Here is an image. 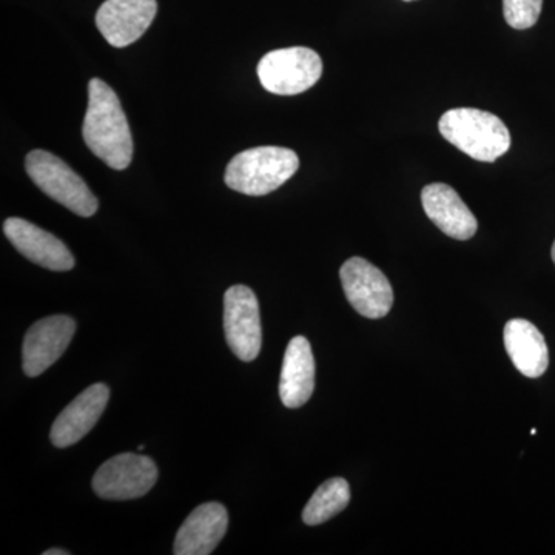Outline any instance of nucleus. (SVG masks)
Returning a JSON list of instances; mask_svg holds the SVG:
<instances>
[{
  "label": "nucleus",
  "mask_w": 555,
  "mask_h": 555,
  "mask_svg": "<svg viewBox=\"0 0 555 555\" xmlns=\"http://www.w3.org/2000/svg\"><path fill=\"white\" fill-rule=\"evenodd\" d=\"M87 147L108 167L126 170L133 159L129 120L115 90L102 79L89 82V107L82 124Z\"/></svg>",
  "instance_id": "nucleus-1"
},
{
  "label": "nucleus",
  "mask_w": 555,
  "mask_h": 555,
  "mask_svg": "<svg viewBox=\"0 0 555 555\" xmlns=\"http://www.w3.org/2000/svg\"><path fill=\"white\" fill-rule=\"evenodd\" d=\"M438 130L460 152L480 163H494L511 147V133L503 120L483 109H449Z\"/></svg>",
  "instance_id": "nucleus-2"
},
{
  "label": "nucleus",
  "mask_w": 555,
  "mask_h": 555,
  "mask_svg": "<svg viewBox=\"0 0 555 555\" xmlns=\"http://www.w3.org/2000/svg\"><path fill=\"white\" fill-rule=\"evenodd\" d=\"M299 169L297 153L291 149L255 147L241 152L225 169V184L248 196H264L275 192Z\"/></svg>",
  "instance_id": "nucleus-3"
},
{
  "label": "nucleus",
  "mask_w": 555,
  "mask_h": 555,
  "mask_svg": "<svg viewBox=\"0 0 555 555\" xmlns=\"http://www.w3.org/2000/svg\"><path fill=\"white\" fill-rule=\"evenodd\" d=\"M25 169L31 181L47 196L67 207L78 217H93L100 207L89 185L65 160L46 150H33L25 158Z\"/></svg>",
  "instance_id": "nucleus-4"
},
{
  "label": "nucleus",
  "mask_w": 555,
  "mask_h": 555,
  "mask_svg": "<svg viewBox=\"0 0 555 555\" xmlns=\"http://www.w3.org/2000/svg\"><path fill=\"white\" fill-rule=\"evenodd\" d=\"M258 78L269 93L294 96L305 93L323 75V61L306 47L273 50L258 64Z\"/></svg>",
  "instance_id": "nucleus-5"
},
{
  "label": "nucleus",
  "mask_w": 555,
  "mask_h": 555,
  "mask_svg": "<svg viewBox=\"0 0 555 555\" xmlns=\"http://www.w3.org/2000/svg\"><path fill=\"white\" fill-rule=\"evenodd\" d=\"M158 480V467L150 456L119 454L94 474L93 491L104 500H133L147 494Z\"/></svg>",
  "instance_id": "nucleus-6"
},
{
  "label": "nucleus",
  "mask_w": 555,
  "mask_h": 555,
  "mask_svg": "<svg viewBox=\"0 0 555 555\" xmlns=\"http://www.w3.org/2000/svg\"><path fill=\"white\" fill-rule=\"evenodd\" d=\"M349 305L360 315L378 320L390 312L393 291L385 273L364 258L347 259L339 270Z\"/></svg>",
  "instance_id": "nucleus-7"
},
{
  "label": "nucleus",
  "mask_w": 555,
  "mask_h": 555,
  "mask_svg": "<svg viewBox=\"0 0 555 555\" xmlns=\"http://www.w3.org/2000/svg\"><path fill=\"white\" fill-rule=\"evenodd\" d=\"M224 331L230 349L244 363H250L261 352V317L251 288L240 284L225 292Z\"/></svg>",
  "instance_id": "nucleus-8"
},
{
  "label": "nucleus",
  "mask_w": 555,
  "mask_h": 555,
  "mask_svg": "<svg viewBox=\"0 0 555 555\" xmlns=\"http://www.w3.org/2000/svg\"><path fill=\"white\" fill-rule=\"evenodd\" d=\"M76 321L67 315L43 318L28 328L22 346V367L27 377H39L56 363L75 337Z\"/></svg>",
  "instance_id": "nucleus-9"
},
{
  "label": "nucleus",
  "mask_w": 555,
  "mask_h": 555,
  "mask_svg": "<svg viewBox=\"0 0 555 555\" xmlns=\"http://www.w3.org/2000/svg\"><path fill=\"white\" fill-rule=\"evenodd\" d=\"M156 13V0H105L96 13V27L109 46L124 49L149 30Z\"/></svg>",
  "instance_id": "nucleus-10"
},
{
  "label": "nucleus",
  "mask_w": 555,
  "mask_h": 555,
  "mask_svg": "<svg viewBox=\"0 0 555 555\" xmlns=\"http://www.w3.org/2000/svg\"><path fill=\"white\" fill-rule=\"evenodd\" d=\"M3 233L21 255L40 268L54 272H67L75 268V258L68 247L53 233L38 228L27 219H7Z\"/></svg>",
  "instance_id": "nucleus-11"
},
{
  "label": "nucleus",
  "mask_w": 555,
  "mask_h": 555,
  "mask_svg": "<svg viewBox=\"0 0 555 555\" xmlns=\"http://www.w3.org/2000/svg\"><path fill=\"white\" fill-rule=\"evenodd\" d=\"M108 398L109 389L102 383L87 387L53 423L50 433L53 447L64 449L82 440L100 422L107 408Z\"/></svg>",
  "instance_id": "nucleus-12"
},
{
  "label": "nucleus",
  "mask_w": 555,
  "mask_h": 555,
  "mask_svg": "<svg viewBox=\"0 0 555 555\" xmlns=\"http://www.w3.org/2000/svg\"><path fill=\"white\" fill-rule=\"evenodd\" d=\"M229 513L217 502L204 503L185 518L175 539V555H208L224 539Z\"/></svg>",
  "instance_id": "nucleus-13"
},
{
  "label": "nucleus",
  "mask_w": 555,
  "mask_h": 555,
  "mask_svg": "<svg viewBox=\"0 0 555 555\" xmlns=\"http://www.w3.org/2000/svg\"><path fill=\"white\" fill-rule=\"evenodd\" d=\"M422 203L427 218L444 235L459 241H467L476 235L477 218L451 185L441 182L426 185L422 192Z\"/></svg>",
  "instance_id": "nucleus-14"
},
{
  "label": "nucleus",
  "mask_w": 555,
  "mask_h": 555,
  "mask_svg": "<svg viewBox=\"0 0 555 555\" xmlns=\"http://www.w3.org/2000/svg\"><path fill=\"white\" fill-rule=\"evenodd\" d=\"M315 389V358L305 337H295L288 343L281 369L280 397L284 406H305Z\"/></svg>",
  "instance_id": "nucleus-15"
},
{
  "label": "nucleus",
  "mask_w": 555,
  "mask_h": 555,
  "mask_svg": "<svg viewBox=\"0 0 555 555\" xmlns=\"http://www.w3.org/2000/svg\"><path fill=\"white\" fill-rule=\"evenodd\" d=\"M507 356L520 374L528 378H539L550 364V350L542 332L528 320L507 321L505 326Z\"/></svg>",
  "instance_id": "nucleus-16"
},
{
  "label": "nucleus",
  "mask_w": 555,
  "mask_h": 555,
  "mask_svg": "<svg viewBox=\"0 0 555 555\" xmlns=\"http://www.w3.org/2000/svg\"><path fill=\"white\" fill-rule=\"evenodd\" d=\"M349 502V483L341 477L331 478L324 481L309 500L302 511V521L309 526L324 524L345 511Z\"/></svg>",
  "instance_id": "nucleus-17"
},
{
  "label": "nucleus",
  "mask_w": 555,
  "mask_h": 555,
  "mask_svg": "<svg viewBox=\"0 0 555 555\" xmlns=\"http://www.w3.org/2000/svg\"><path fill=\"white\" fill-rule=\"evenodd\" d=\"M543 0H503V13L509 27L528 30L542 13Z\"/></svg>",
  "instance_id": "nucleus-18"
},
{
  "label": "nucleus",
  "mask_w": 555,
  "mask_h": 555,
  "mask_svg": "<svg viewBox=\"0 0 555 555\" xmlns=\"http://www.w3.org/2000/svg\"><path fill=\"white\" fill-rule=\"evenodd\" d=\"M46 555H68V551L65 550H49L43 553Z\"/></svg>",
  "instance_id": "nucleus-19"
},
{
  "label": "nucleus",
  "mask_w": 555,
  "mask_h": 555,
  "mask_svg": "<svg viewBox=\"0 0 555 555\" xmlns=\"http://www.w3.org/2000/svg\"><path fill=\"white\" fill-rule=\"evenodd\" d=\"M551 255H553V261H554V264H555V241H554L553 250H551Z\"/></svg>",
  "instance_id": "nucleus-20"
},
{
  "label": "nucleus",
  "mask_w": 555,
  "mask_h": 555,
  "mask_svg": "<svg viewBox=\"0 0 555 555\" xmlns=\"http://www.w3.org/2000/svg\"><path fill=\"white\" fill-rule=\"evenodd\" d=\"M404 2H412V0H404Z\"/></svg>",
  "instance_id": "nucleus-21"
}]
</instances>
